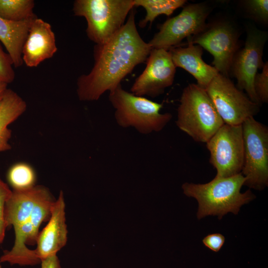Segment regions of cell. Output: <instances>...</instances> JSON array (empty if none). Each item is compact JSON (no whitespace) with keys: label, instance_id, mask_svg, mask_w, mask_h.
Wrapping results in <instances>:
<instances>
[{"label":"cell","instance_id":"obj_1","mask_svg":"<svg viewBox=\"0 0 268 268\" xmlns=\"http://www.w3.org/2000/svg\"><path fill=\"white\" fill-rule=\"evenodd\" d=\"M133 9L118 32L105 44L93 48L94 63L91 71L79 76L76 93L82 101L98 100L115 89L134 68L146 61L152 48L140 36Z\"/></svg>","mask_w":268,"mask_h":268},{"label":"cell","instance_id":"obj_2","mask_svg":"<svg viewBox=\"0 0 268 268\" xmlns=\"http://www.w3.org/2000/svg\"><path fill=\"white\" fill-rule=\"evenodd\" d=\"M51 194L41 185L23 190H12L5 203L4 218L6 228L12 226L14 242L20 246L36 243L41 224L49 219L51 205L48 200Z\"/></svg>","mask_w":268,"mask_h":268},{"label":"cell","instance_id":"obj_3","mask_svg":"<svg viewBox=\"0 0 268 268\" xmlns=\"http://www.w3.org/2000/svg\"><path fill=\"white\" fill-rule=\"evenodd\" d=\"M245 182V178L240 173L226 178L215 177L205 184L186 182L182 189L186 196L197 201L198 219L215 215L220 219L228 212L237 214L243 205L255 198L250 190L241 193Z\"/></svg>","mask_w":268,"mask_h":268},{"label":"cell","instance_id":"obj_4","mask_svg":"<svg viewBox=\"0 0 268 268\" xmlns=\"http://www.w3.org/2000/svg\"><path fill=\"white\" fill-rule=\"evenodd\" d=\"M176 123L194 140L204 143L224 124L206 90L193 83L183 90Z\"/></svg>","mask_w":268,"mask_h":268},{"label":"cell","instance_id":"obj_5","mask_svg":"<svg viewBox=\"0 0 268 268\" xmlns=\"http://www.w3.org/2000/svg\"><path fill=\"white\" fill-rule=\"evenodd\" d=\"M109 92L116 121L122 128L133 127L146 134L161 131L172 119L171 114L160 112L162 104L129 92L121 84Z\"/></svg>","mask_w":268,"mask_h":268},{"label":"cell","instance_id":"obj_6","mask_svg":"<svg viewBox=\"0 0 268 268\" xmlns=\"http://www.w3.org/2000/svg\"><path fill=\"white\" fill-rule=\"evenodd\" d=\"M134 6V0H75L74 15L87 22L86 35L95 45L103 44L125 24Z\"/></svg>","mask_w":268,"mask_h":268},{"label":"cell","instance_id":"obj_7","mask_svg":"<svg viewBox=\"0 0 268 268\" xmlns=\"http://www.w3.org/2000/svg\"><path fill=\"white\" fill-rule=\"evenodd\" d=\"M244 160L241 173L244 185L262 191L268 185V128L254 117L241 125Z\"/></svg>","mask_w":268,"mask_h":268},{"label":"cell","instance_id":"obj_8","mask_svg":"<svg viewBox=\"0 0 268 268\" xmlns=\"http://www.w3.org/2000/svg\"><path fill=\"white\" fill-rule=\"evenodd\" d=\"M205 90L224 124L241 125L260 111L259 104L252 101L228 77L219 73Z\"/></svg>","mask_w":268,"mask_h":268},{"label":"cell","instance_id":"obj_9","mask_svg":"<svg viewBox=\"0 0 268 268\" xmlns=\"http://www.w3.org/2000/svg\"><path fill=\"white\" fill-rule=\"evenodd\" d=\"M210 6L205 3H190L176 16L168 18L148 43L152 49L169 51L176 47L185 38L195 36L206 27Z\"/></svg>","mask_w":268,"mask_h":268},{"label":"cell","instance_id":"obj_10","mask_svg":"<svg viewBox=\"0 0 268 268\" xmlns=\"http://www.w3.org/2000/svg\"><path fill=\"white\" fill-rule=\"evenodd\" d=\"M215 177L226 178L241 173L244 160L242 125L224 124L206 143Z\"/></svg>","mask_w":268,"mask_h":268},{"label":"cell","instance_id":"obj_11","mask_svg":"<svg viewBox=\"0 0 268 268\" xmlns=\"http://www.w3.org/2000/svg\"><path fill=\"white\" fill-rule=\"evenodd\" d=\"M239 38L238 30L230 21L219 20L206 24L202 32L188 39L210 53L213 67L228 77L233 58L239 49Z\"/></svg>","mask_w":268,"mask_h":268},{"label":"cell","instance_id":"obj_12","mask_svg":"<svg viewBox=\"0 0 268 268\" xmlns=\"http://www.w3.org/2000/svg\"><path fill=\"white\" fill-rule=\"evenodd\" d=\"M268 36L265 31L249 27L245 44L235 54L229 71L237 80L236 86L240 90H245L248 97L260 106L261 104L254 90V80L258 69L264 65L262 57Z\"/></svg>","mask_w":268,"mask_h":268},{"label":"cell","instance_id":"obj_13","mask_svg":"<svg viewBox=\"0 0 268 268\" xmlns=\"http://www.w3.org/2000/svg\"><path fill=\"white\" fill-rule=\"evenodd\" d=\"M176 68L169 51L152 49L145 69L131 88L132 93L153 98L162 94L166 88L172 85Z\"/></svg>","mask_w":268,"mask_h":268},{"label":"cell","instance_id":"obj_14","mask_svg":"<svg viewBox=\"0 0 268 268\" xmlns=\"http://www.w3.org/2000/svg\"><path fill=\"white\" fill-rule=\"evenodd\" d=\"M51 25L37 17L32 21L23 46L22 57L28 67H36L57 51Z\"/></svg>","mask_w":268,"mask_h":268},{"label":"cell","instance_id":"obj_15","mask_svg":"<svg viewBox=\"0 0 268 268\" xmlns=\"http://www.w3.org/2000/svg\"><path fill=\"white\" fill-rule=\"evenodd\" d=\"M67 232L65 203L61 191L53 205L48 224L39 233L37 238V248L35 251L40 261L57 255L66 244Z\"/></svg>","mask_w":268,"mask_h":268},{"label":"cell","instance_id":"obj_16","mask_svg":"<svg viewBox=\"0 0 268 268\" xmlns=\"http://www.w3.org/2000/svg\"><path fill=\"white\" fill-rule=\"evenodd\" d=\"M169 51L175 67L182 68L192 75L197 81V84L205 90L219 73L214 67L202 60V47L189 39L187 47H176Z\"/></svg>","mask_w":268,"mask_h":268},{"label":"cell","instance_id":"obj_17","mask_svg":"<svg viewBox=\"0 0 268 268\" xmlns=\"http://www.w3.org/2000/svg\"><path fill=\"white\" fill-rule=\"evenodd\" d=\"M35 18L15 22L0 17V41L5 47L15 67H20L23 64L22 57L23 46L30 25Z\"/></svg>","mask_w":268,"mask_h":268},{"label":"cell","instance_id":"obj_18","mask_svg":"<svg viewBox=\"0 0 268 268\" xmlns=\"http://www.w3.org/2000/svg\"><path fill=\"white\" fill-rule=\"evenodd\" d=\"M26 102L15 91L7 88L0 102V152L11 149V131L8 125L26 110Z\"/></svg>","mask_w":268,"mask_h":268},{"label":"cell","instance_id":"obj_19","mask_svg":"<svg viewBox=\"0 0 268 268\" xmlns=\"http://www.w3.org/2000/svg\"><path fill=\"white\" fill-rule=\"evenodd\" d=\"M186 2L185 0H134V6H141L146 11L144 18L139 21V26L144 28L147 23L151 24L160 15L170 16Z\"/></svg>","mask_w":268,"mask_h":268},{"label":"cell","instance_id":"obj_20","mask_svg":"<svg viewBox=\"0 0 268 268\" xmlns=\"http://www.w3.org/2000/svg\"><path fill=\"white\" fill-rule=\"evenodd\" d=\"M33 0H0V17L11 21L20 22L35 18Z\"/></svg>","mask_w":268,"mask_h":268},{"label":"cell","instance_id":"obj_21","mask_svg":"<svg viewBox=\"0 0 268 268\" xmlns=\"http://www.w3.org/2000/svg\"><path fill=\"white\" fill-rule=\"evenodd\" d=\"M7 180L13 190H23L35 186L36 175L33 167L19 162L11 166L6 174Z\"/></svg>","mask_w":268,"mask_h":268},{"label":"cell","instance_id":"obj_22","mask_svg":"<svg viewBox=\"0 0 268 268\" xmlns=\"http://www.w3.org/2000/svg\"><path fill=\"white\" fill-rule=\"evenodd\" d=\"M47 198L51 204L52 211L56 200L51 193ZM1 262H8L11 265L18 264L20 266H33L39 264L41 261L37 257L35 250L29 249L26 245L20 246L14 242L13 247L10 251H3V255L0 258V263Z\"/></svg>","mask_w":268,"mask_h":268},{"label":"cell","instance_id":"obj_23","mask_svg":"<svg viewBox=\"0 0 268 268\" xmlns=\"http://www.w3.org/2000/svg\"><path fill=\"white\" fill-rule=\"evenodd\" d=\"M251 18L263 24L268 22V0H248L243 1Z\"/></svg>","mask_w":268,"mask_h":268},{"label":"cell","instance_id":"obj_24","mask_svg":"<svg viewBox=\"0 0 268 268\" xmlns=\"http://www.w3.org/2000/svg\"><path fill=\"white\" fill-rule=\"evenodd\" d=\"M254 88L258 98L262 104L268 101V63L264 64L262 71L257 73L254 80Z\"/></svg>","mask_w":268,"mask_h":268},{"label":"cell","instance_id":"obj_25","mask_svg":"<svg viewBox=\"0 0 268 268\" xmlns=\"http://www.w3.org/2000/svg\"><path fill=\"white\" fill-rule=\"evenodd\" d=\"M11 59L3 50L0 41V80L7 84L13 81L15 72Z\"/></svg>","mask_w":268,"mask_h":268},{"label":"cell","instance_id":"obj_26","mask_svg":"<svg viewBox=\"0 0 268 268\" xmlns=\"http://www.w3.org/2000/svg\"><path fill=\"white\" fill-rule=\"evenodd\" d=\"M11 194L12 190L0 178V244L3 241L6 229L4 218L5 205Z\"/></svg>","mask_w":268,"mask_h":268},{"label":"cell","instance_id":"obj_27","mask_svg":"<svg viewBox=\"0 0 268 268\" xmlns=\"http://www.w3.org/2000/svg\"><path fill=\"white\" fill-rule=\"evenodd\" d=\"M225 242V237L220 233L208 235L202 240L203 244L211 250L218 252Z\"/></svg>","mask_w":268,"mask_h":268},{"label":"cell","instance_id":"obj_28","mask_svg":"<svg viewBox=\"0 0 268 268\" xmlns=\"http://www.w3.org/2000/svg\"><path fill=\"white\" fill-rule=\"evenodd\" d=\"M41 262V268H61L60 262L57 255L42 259Z\"/></svg>","mask_w":268,"mask_h":268},{"label":"cell","instance_id":"obj_29","mask_svg":"<svg viewBox=\"0 0 268 268\" xmlns=\"http://www.w3.org/2000/svg\"><path fill=\"white\" fill-rule=\"evenodd\" d=\"M8 84L0 80V102L3 98L7 89Z\"/></svg>","mask_w":268,"mask_h":268},{"label":"cell","instance_id":"obj_30","mask_svg":"<svg viewBox=\"0 0 268 268\" xmlns=\"http://www.w3.org/2000/svg\"><path fill=\"white\" fill-rule=\"evenodd\" d=\"M0 268H2L1 267V266H0Z\"/></svg>","mask_w":268,"mask_h":268}]
</instances>
